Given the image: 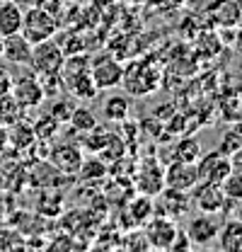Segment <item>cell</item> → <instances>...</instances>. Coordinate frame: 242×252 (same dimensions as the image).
Returning a JSON list of instances; mask_svg holds the SVG:
<instances>
[{"instance_id": "cell-1", "label": "cell", "mask_w": 242, "mask_h": 252, "mask_svg": "<svg viewBox=\"0 0 242 252\" xmlns=\"http://www.w3.org/2000/svg\"><path fill=\"white\" fill-rule=\"evenodd\" d=\"M59 17L46 10V7H27L22 10V27H20V34L30 41L31 46L34 44H41L46 39H54L59 34Z\"/></svg>"}, {"instance_id": "cell-2", "label": "cell", "mask_w": 242, "mask_h": 252, "mask_svg": "<svg viewBox=\"0 0 242 252\" xmlns=\"http://www.w3.org/2000/svg\"><path fill=\"white\" fill-rule=\"evenodd\" d=\"M126 94H136V97H148L160 88V70L151 61L133 63L128 68H123V80H121Z\"/></svg>"}, {"instance_id": "cell-3", "label": "cell", "mask_w": 242, "mask_h": 252, "mask_svg": "<svg viewBox=\"0 0 242 252\" xmlns=\"http://www.w3.org/2000/svg\"><path fill=\"white\" fill-rule=\"evenodd\" d=\"M65 61V54L60 49V44L56 39H46L41 44L31 46V56H30V70H34L36 75H59L60 68Z\"/></svg>"}, {"instance_id": "cell-4", "label": "cell", "mask_w": 242, "mask_h": 252, "mask_svg": "<svg viewBox=\"0 0 242 252\" xmlns=\"http://www.w3.org/2000/svg\"><path fill=\"white\" fill-rule=\"evenodd\" d=\"M152 206H155V214L180 220L191 211V196H189V191H182V189L162 187L152 196Z\"/></svg>"}, {"instance_id": "cell-5", "label": "cell", "mask_w": 242, "mask_h": 252, "mask_svg": "<svg viewBox=\"0 0 242 252\" xmlns=\"http://www.w3.org/2000/svg\"><path fill=\"white\" fill-rule=\"evenodd\" d=\"M10 94L25 107V109H36L41 107V102L46 99L44 88H41V80L34 70H25L22 75L12 78V90Z\"/></svg>"}, {"instance_id": "cell-6", "label": "cell", "mask_w": 242, "mask_h": 252, "mask_svg": "<svg viewBox=\"0 0 242 252\" xmlns=\"http://www.w3.org/2000/svg\"><path fill=\"white\" fill-rule=\"evenodd\" d=\"M90 75L99 90H117L123 80V65L119 59L104 54L90 61Z\"/></svg>"}, {"instance_id": "cell-7", "label": "cell", "mask_w": 242, "mask_h": 252, "mask_svg": "<svg viewBox=\"0 0 242 252\" xmlns=\"http://www.w3.org/2000/svg\"><path fill=\"white\" fill-rule=\"evenodd\" d=\"M189 196H191V206H196L201 214H223L230 206L220 185L196 182V187L189 191Z\"/></svg>"}, {"instance_id": "cell-8", "label": "cell", "mask_w": 242, "mask_h": 252, "mask_svg": "<svg viewBox=\"0 0 242 252\" xmlns=\"http://www.w3.org/2000/svg\"><path fill=\"white\" fill-rule=\"evenodd\" d=\"M196 172H199V182L223 185V180L233 172V162L225 153L211 151V153H206L196 160Z\"/></svg>"}, {"instance_id": "cell-9", "label": "cell", "mask_w": 242, "mask_h": 252, "mask_svg": "<svg viewBox=\"0 0 242 252\" xmlns=\"http://www.w3.org/2000/svg\"><path fill=\"white\" fill-rule=\"evenodd\" d=\"M177 220L167 219V216H160V214H152L151 219L143 223V235L148 240V248L155 250H162L172 243V238L177 235Z\"/></svg>"}, {"instance_id": "cell-10", "label": "cell", "mask_w": 242, "mask_h": 252, "mask_svg": "<svg viewBox=\"0 0 242 252\" xmlns=\"http://www.w3.org/2000/svg\"><path fill=\"white\" fill-rule=\"evenodd\" d=\"M46 160H49L59 172L68 175V177H75L78 170H80V165L85 162V153H83V148L75 146V143H59V146H51Z\"/></svg>"}, {"instance_id": "cell-11", "label": "cell", "mask_w": 242, "mask_h": 252, "mask_svg": "<svg viewBox=\"0 0 242 252\" xmlns=\"http://www.w3.org/2000/svg\"><path fill=\"white\" fill-rule=\"evenodd\" d=\"M218 230H220V223L213 214H199V216H191L186 220V228L184 233L189 235V240L199 248H209L211 243H215L218 238Z\"/></svg>"}, {"instance_id": "cell-12", "label": "cell", "mask_w": 242, "mask_h": 252, "mask_svg": "<svg viewBox=\"0 0 242 252\" xmlns=\"http://www.w3.org/2000/svg\"><path fill=\"white\" fill-rule=\"evenodd\" d=\"M63 78V88L68 90V94L73 99H80V102H94L99 88L94 85L90 70H73V73H60Z\"/></svg>"}, {"instance_id": "cell-13", "label": "cell", "mask_w": 242, "mask_h": 252, "mask_svg": "<svg viewBox=\"0 0 242 252\" xmlns=\"http://www.w3.org/2000/svg\"><path fill=\"white\" fill-rule=\"evenodd\" d=\"M199 182V172H196V162H182L175 160L165 167V187L182 189V191H191Z\"/></svg>"}, {"instance_id": "cell-14", "label": "cell", "mask_w": 242, "mask_h": 252, "mask_svg": "<svg viewBox=\"0 0 242 252\" xmlns=\"http://www.w3.org/2000/svg\"><path fill=\"white\" fill-rule=\"evenodd\" d=\"M136 187L141 194L155 196L160 189L165 187V170L157 165V160H146L143 167L136 175Z\"/></svg>"}, {"instance_id": "cell-15", "label": "cell", "mask_w": 242, "mask_h": 252, "mask_svg": "<svg viewBox=\"0 0 242 252\" xmlns=\"http://www.w3.org/2000/svg\"><path fill=\"white\" fill-rule=\"evenodd\" d=\"M30 56H31V44L20 34V32L2 39V59L7 63L30 65Z\"/></svg>"}, {"instance_id": "cell-16", "label": "cell", "mask_w": 242, "mask_h": 252, "mask_svg": "<svg viewBox=\"0 0 242 252\" xmlns=\"http://www.w3.org/2000/svg\"><path fill=\"white\" fill-rule=\"evenodd\" d=\"M22 27V5L17 0H0V36H12Z\"/></svg>"}, {"instance_id": "cell-17", "label": "cell", "mask_w": 242, "mask_h": 252, "mask_svg": "<svg viewBox=\"0 0 242 252\" xmlns=\"http://www.w3.org/2000/svg\"><path fill=\"white\" fill-rule=\"evenodd\" d=\"M7 141L15 151H31L34 143H36V133H34V126L25 119H20L17 124L7 126Z\"/></svg>"}, {"instance_id": "cell-18", "label": "cell", "mask_w": 242, "mask_h": 252, "mask_svg": "<svg viewBox=\"0 0 242 252\" xmlns=\"http://www.w3.org/2000/svg\"><path fill=\"white\" fill-rule=\"evenodd\" d=\"M215 240L220 245V252H242V219L220 225Z\"/></svg>"}, {"instance_id": "cell-19", "label": "cell", "mask_w": 242, "mask_h": 252, "mask_svg": "<svg viewBox=\"0 0 242 252\" xmlns=\"http://www.w3.org/2000/svg\"><path fill=\"white\" fill-rule=\"evenodd\" d=\"M104 117L112 122H126L131 117V97L126 93H117L107 97L104 102Z\"/></svg>"}, {"instance_id": "cell-20", "label": "cell", "mask_w": 242, "mask_h": 252, "mask_svg": "<svg viewBox=\"0 0 242 252\" xmlns=\"http://www.w3.org/2000/svg\"><path fill=\"white\" fill-rule=\"evenodd\" d=\"M25 107L12 97V94H2L0 97V126H12V124H17L20 119H25Z\"/></svg>"}, {"instance_id": "cell-21", "label": "cell", "mask_w": 242, "mask_h": 252, "mask_svg": "<svg viewBox=\"0 0 242 252\" xmlns=\"http://www.w3.org/2000/svg\"><path fill=\"white\" fill-rule=\"evenodd\" d=\"M75 107H78V99H73L70 94H56V99L49 107V114L59 124H68L70 117H73V112H75Z\"/></svg>"}, {"instance_id": "cell-22", "label": "cell", "mask_w": 242, "mask_h": 252, "mask_svg": "<svg viewBox=\"0 0 242 252\" xmlns=\"http://www.w3.org/2000/svg\"><path fill=\"white\" fill-rule=\"evenodd\" d=\"M201 158V143L191 136H184L175 143V160L182 162H196Z\"/></svg>"}, {"instance_id": "cell-23", "label": "cell", "mask_w": 242, "mask_h": 252, "mask_svg": "<svg viewBox=\"0 0 242 252\" xmlns=\"http://www.w3.org/2000/svg\"><path fill=\"white\" fill-rule=\"evenodd\" d=\"M128 214H131L133 223L143 225V223H146V220H148L152 214H155L152 196H148V194H138V199H133V201H131V206H128Z\"/></svg>"}, {"instance_id": "cell-24", "label": "cell", "mask_w": 242, "mask_h": 252, "mask_svg": "<svg viewBox=\"0 0 242 252\" xmlns=\"http://www.w3.org/2000/svg\"><path fill=\"white\" fill-rule=\"evenodd\" d=\"M68 124L73 126V131H78V133H92V131L97 128V117L92 114V109L78 104Z\"/></svg>"}, {"instance_id": "cell-25", "label": "cell", "mask_w": 242, "mask_h": 252, "mask_svg": "<svg viewBox=\"0 0 242 252\" xmlns=\"http://www.w3.org/2000/svg\"><path fill=\"white\" fill-rule=\"evenodd\" d=\"M60 209H63V196H60L56 189H44L41 191V199H39V211L41 216H59Z\"/></svg>"}, {"instance_id": "cell-26", "label": "cell", "mask_w": 242, "mask_h": 252, "mask_svg": "<svg viewBox=\"0 0 242 252\" xmlns=\"http://www.w3.org/2000/svg\"><path fill=\"white\" fill-rule=\"evenodd\" d=\"M220 189H223V194H225V199L233 204H242V170H233L225 180H223V185H220Z\"/></svg>"}, {"instance_id": "cell-27", "label": "cell", "mask_w": 242, "mask_h": 252, "mask_svg": "<svg viewBox=\"0 0 242 252\" xmlns=\"http://www.w3.org/2000/svg\"><path fill=\"white\" fill-rule=\"evenodd\" d=\"M34 133H36V141H41V143H51L54 141V136L59 133L60 124L51 117V114H44L39 122H34Z\"/></svg>"}, {"instance_id": "cell-28", "label": "cell", "mask_w": 242, "mask_h": 252, "mask_svg": "<svg viewBox=\"0 0 242 252\" xmlns=\"http://www.w3.org/2000/svg\"><path fill=\"white\" fill-rule=\"evenodd\" d=\"M218 151H220V153H225V156H233V153L242 151V124L223 133V138H220V146H218Z\"/></svg>"}, {"instance_id": "cell-29", "label": "cell", "mask_w": 242, "mask_h": 252, "mask_svg": "<svg viewBox=\"0 0 242 252\" xmlns=\"http://www.w3.org/2000/svg\"><path fill=\"white\" fill-rule=\"evenodd\" d=\"M104 175H107V165H102V162H99V158H92V160L85 158V162H83V165H80V170H78V177H80L83 182L99 180V177H104Z\"/></svg>"}, {"instance_id": "cell-30", "label": "cell", "mask_w": 242, "mask_h": 252, "mask_svg": "<svg viewBox=\"0 0 242 252\" xmlns=\"http://www.w3.org/2000/svg\"><path fill=\"white\" fill-rule=\"evenodd\" d=\"M196 248L191 240H189V235L184 233V230H177V235L172 238V243L165 248V252H191Z\"/></svg>"}, {"instance_id": "cell-31", "label": "cell", "mask_w": 242, "mask_h": 252, "mask_svg": "<svg viewBox=\"0 0 242 252\" xmlns=\"http://www.w3.org/2000/svg\"><path fill=\"white\" fill-rule=\"evenodd\" d=\"M10 90H12V75H10V70L0 68V97L10 94Z\"/></svg>"}, {"instance_id": "cell-32", "label": "cell", "mask_w": 242, "mask_h": 252, "mask_svg": "<svg viewBox=\"0 0 242 252\" xmlns=\"http://www.w3.org/2000/svg\"><path fill=\"white\" fill-rule=\"evenodd\" d=\"M7 148H10V141H7V128H5V126H0V156H2Z\"/></svg>"}, {"instance_id": "cell-33", "label": "cell", "mask_w": 242, "mask_h": 252, "mask_svg": "<svg viewBox=\"0 0 242 252\" xmlns=\"http://www.w3.org/2000/svg\"><path fill=\"white\" fill-rule=\"evenodd\" d=\"M22 2H25L27 7H46L49 0H22Z\"/></svg>"}, {"instance_id": "cell-34", "label": "cell", "mask_w": 242, "mask_h": 252, "mask_svg": "<svg viewBox=\"0 0 242 252\" xmlns=\"http://www.w3.org/2000/svg\"><path fill=\"white\" fill-rule=\"evenodd\" d=\"M235 36H238V41H235V44L242 49V30H238V34H235Z\"/></svg>"}, {"instance_id": "cell-35", "label": "cell", "mask_w": 242, "mask_h": 252, "mask_svg": "<svg viewBox=\"0 0 242 252\" xmlns=\"http://www.w3.org/2000/svg\"><path fill=\"white\" fill-rule=\"evenodd\" d=\"M191 252H215V250H211V248H199V250H196V248H194Z\"/></svg>"}, {"instance_id": "cell-36", "label": "cell", "mask_w": 242, "mask_h": 252, "mask_svg": "<svg viewBox=\"0 0 242 252\" xmlns=\"http://www.w3.org/2000/svg\"><path fill=\"white\" fill-rule=\"evenodd\" d=\"M0 59H2V36H0Z\"/></svg>"}, {"instance_id": "cell-37", "label": "cell", "mask_w": 242, "mask_h": 252, "mask_svg": "<svg viewBox=\"0 0 242 252\" xmlns=\"http://www.w3.org/2000/svg\"><path fill=\"white\" fill-rule=\"evenodd\" d=\"M146 252H162V250H155V248H148V250Z\"/></svg>"}]
</instances>
